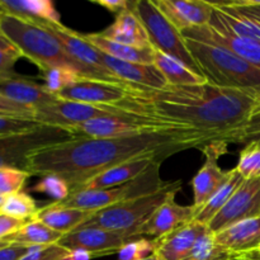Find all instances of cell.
I'll list each match as a JSON object with an SVG mask.
<instances>
[{
  "mask_svg": "<svg viewBox=\"0 0 260 260\" xmlns=\"http://www.w3.org/2000/svg\"><path fill=\"white\" fill-rule=\"evenodd\" d=\"M217 140L225 139L196 128L168 129L118 139L76 137L35 151L27 159L24 170L30 177L57 175L74 193L101 173L128 160L146 155L168 159L184 150L202 149Z\"/></svg>",
  "mask_w": 260,
  "mask_h": 260,
  "instance_id": "obj_1",
  "label": "cell"
},
{
  "mask_svg": "<svg viewBox=\"0 0 260 260\" xmlns=\"http://www.w3.org/2000/svg\"><path fill=\"white\" fill-rule=\"evenodd\" d=\"M258 95L211 83L146 89L135 86L131 95L116 106L129 116L168 121L211 132L233 144L255 109Z\"/></svg>",
  "mask_w": 260,
  "mask_h": 260,
  "instance_id": "obj_2",
  "label": "cell"
},
{
  "mask_svg": "<svg viewBox=\"0 0 260 260\" xmlns=\"http://www.w3.org/2000/svg\"><path fill=\"white\" fill-rule=\"evenodd\" d=\"M185 42L208 83L260 95L259 68L216 43L188 38Z\"/></svg>",
  "mask_w": 260,
  "mask_h": 260,
  "instance_id": "obj_3",
  "label": "cell"
},
{
  "mask_svg": "<svg viewBox=\"0 0 260 260\" xmlns=\"http://www.w3.org/2000/svg\"><path fill=\"white\" fill-rule=\"evenodd\" d=\"M0 35L42 73L56 66H74L62 45L42 23L2 13Z\"/></svg>",
  "mask_w": 260,
  "mask_h": 260,
  "instance_id": "obj_4",
  "label": "cell"
},
{
  "mask_svg": "<svg viewBox=\"0 0 260 260\" xmlns=\"http://www.w3.org/2000/svg\"><path fill=\"white\" fill-rule=\"evenodd\" d=\"M180 189L182 180L167 182V184L156 192L95 211L85 225L124 234L132 239H140L137 233L142 225L160 206L164 205L170 198L175 197Z\"/></svg>",
  "mask_w": 260,
  "mask_h": 260,
  "instance_id": "obj_5",
  "label": "cell"
},
{
  "mask_svg": "<svg viewBox=\"0 0 260 260\" xmlns=\"http://www.w3.org/2000/svg\"><path fill=\"white\" fill-rule=\"evenodd\" d=\"M161 164L162 161H155L154 164L150 165L144 174L123 185L107 188V189L79 190L71 193L65 201L60 203L66 207L95 212L132 198L154 193L167 184V182H164L160 177Z\"/></svg>",
  "mask_w": 260,
  "mask_h": 260,
  "instance_id": "obj_6",
  "label": "cell"
},
{
  "mask_svg": "<svg viewBox=\"0 0 260 260\" xmlns=\"http://www.w3.org/2000/svg\"><path fill=\"white\" fill-rule=\"evenodd\" d=\"M131 8L142 22L149 35L151 46L185 63L190 70L203 75L198 63L190 53L184 36L162 15L154 4V0L131 2Z\"/></svg>",
  "mask_w": 260,
  "mask_h": 260,
  "instance_id": "obj_7",
  "label": "cell"
},
{
  "mask_svg": "<svg viewBox=\"0 0 260 260\" xmlns=\"http://www.w3.org/2000/svg\"><path fill=\"white\" fill-rule=\"evenodd\" d=\"M76 139L75 135L61 127L40 124L29 131L0 136V169H25L29 155L43 147Z\"/></svg>",
  "mask_w": 260,
  "mask_h": 260,
  "instance_id": "obj_8",
  "label": "cell"
},
{
  "mask_svg": "<svg viewBox=\"0 0 260 260\" xmlns=\"http://www.w3.org/2000/svg\"><path fill=\"white\" fill-rule=\"evenodd\" d=\"M190 128L178 126L168 121L147 118V117H103L85 122L78 126L68 127L69 132L76 137L84 139H118V137L139 136L152 132L168 131V129Z\"/></svg>",
  "mask_w": 260,
  "mask_h": 260,
  "instance_id": "obj_9",
  "label": "cell"
},
{
  "mask_svg": "<svg viewBox=\"0 0 260 260\" xmlns=\"http://www.w3.org/2000/svg\"><path fill=\"white\" fill-rule=\"evenodd\" d=\"M57 38L62 45L70 60L73 61L76 70L88 79H98V80L119 81L114 79L103 63L102 52L94 47L89 41L84 38L83 33H78L63 24L40 22Z\"/></svg>",
  "mask_w": 260,
  "mask_h": 260,
  "instance_id": "obj_10",
  "label": "cell"
},
{
  "mask_svg": "<svg viewBox=\"0 0 260 260\" xmlns=\"http://www.w3.org/2000/svg\"><path fill=\"white\" fill-rule=\"evenodd\" d=\"M103 117H131L117 107H102L93 104L60 99L50 104L35 109V119L37 123L45 126L68 127L78 126L85 122Z\"/></svg>",
  "mask_w": 260,
  "mask_h": 260,
  "instance_id": "obj_11",
  "label": "cell"
},
{
  "mask_svg": "<svg viewBox=\"0 0 260 260\" xmlns=\"http://www.w3.org/2000/svg\"><path fill=\"white\" fill-rule=\"evenodd\" d=\"M135 86L122 81L81 78L58 94V98L102 107H116L131 95Z\"/></svg>",
  "mask_w": 260,
  "mask_h": 260,
  "instance_id": "obj_12",
  "label": "cell"
},
{
  "mask_svg": "<svg viewBox=\"0 0 260 260\" xmlns=\"http://www.w3.org/2000/svg\"><path fill=\"white\" fill-rule=\"evenodd\" d=\"M258 216H260V178L244 179L207 228L212 234H217L239 221Z\"/></svg>",
  "mask_w": 260,
  "mask_h": 260,
  "instance_id": "obj_13",
  "label": "cell"
},
{
  "mask_svg": "<svg viewBox=\"0 0 260 260\" xmlns=\"http://www.w3.org/2000/svg\"><path fill=\"white\" fill-rule=\"evenodd\" d=\"M182 35L188 40L212 42L226 47L239 57L260 69V42L238 36L216 19L213 14L210 24L190 28L182 32Z\"/></svg>",
  "mask_w": 260,
  "mask_h": 260,
  "instance_id": "obj_14",
  "label": "cell"
},
{
  "mask_svg": "<svg viewBox=\"0 0 260 260\" xmlns=\"http://www.w3.org/2000/svg\"><path fill=\"white\" fill-rule=\"evenodd\" d=\"M228 146L229 142L225 140H217L201 149L205 155V162L192 179L193 206L197 210H200L230 177L231 170H223L218 165L220 157L229 151Z\"/></svg>",
  "mask_w": 260,
  "mask_h": 260,
  "instance_id": "obj_15",
  "label": "cell"
},
{
  "mask_svg": "<svg viewBox=\"0 0 260 260\" xmlns=\"http://www.w3.org/2000/svg\"><path fill=\"white\" fill-rule=\"evenodd\" d=\"M132 240L135 239L124 234L114 233L96 226L84 225L63 236L58 244L70 251L81 249L93 254L94 258H99L117 254L122 246Z\"/></svg>",
  "mask_w": 260,
  "mask_h": 260,
  "instance_id": "obj_16",
  "label": "cell"
},
{
  "mask_svg": "<svg viewBox=\"0 0 260 260\" xmlns=\"http://www.w3.org/2000/svg\"><path fill=\"white\" fill-rule=\"evenodd\" d=\"M165 18L180 32L211 23L213 5L205 0H154Z\"/></svg>",
  "mask_w": 260,
  "mask_h": 260,
  "instance_id": "obj_17",
  "label": "cell"
},
{
  "mask_svg": "<svg viewBox=\"0 0 260 260\" xmlns=\"http://www.w3.org/2000/svg\"><path fill=\"white\" fill-rule=\"evenodd\" d=\"M197 208L193 205L180 206L175 202V197L168 200L160 206L151 217L142 225L137 236L139 238L159 239L172 234L182 226L192 222L197 213Z\"/></svg>",
  "mask_w": 260,
  "mask_h": 260,
  "instance_id": "obj_18",
  "label": "cell"
},
{
  "mask_svg": "<svg viewBox=\"0 0 260 260\" xmlns=\"http://www.w3.org/2000/svg\"><path fill=\"white\" fill-rule=\"evenodd\" d=\"M102 57L108 73L122 83L146 89H162L168 86L167 80L154 63H137L117 60L103 52Z\"/></svg>",
  "mask_w": 260,
  "mask_h": 260,
  "instance_id": "obj_19",
  "label": "cell"
},
{
  "mask_svg": "<svg viewBox=\"0 0 260 260\" xmlns=\"http://www.w3.org/2000/svg\"><path fill=\"white\" fill-rule=\"evenodd\" d=\"M216 243L234 255L256 253L260 246V216L239 221L215 234Z\"/></svg>",
  "mask_w": 260,
  "mask_h": 260,
  "instance_id": "obj_20",
  "label": "cell"
},
{
  "mask_svg": "<svg viewBox=\"0 0 260 260\" xmlns=\"http://www.w3.org/2000/svg\"><path fill=\"white\" fill-rule=\"evenodd\" d=\"M164 160L165 157L159 156V155H146V156L128 160V161L122 162V164L116 165V167L101 173L93 179L86 182L79 190L107 189V188L123 185L144 174L149 169L150 165L154 164L155 161H164Z\"/></svg>",
  "mask_w": 260,
  "mask_h": 260,
  "instance_id": "obj_21",
  "label": "cell"
},
{
  "mask_svg": "<svg viewBox=\"0 0 260 260\" xmlns=\"http://www.w3.org/2000/svg\"><path fill=\"white\" fill-rule=\"evenodd\" d=\"M206 230L207 226L193 220L172 234L156 239L154 255L161 260H184Z\"/></svg>",
  "mask_w": 260,
  "mask_h": 260,
  "instance_id": "obj_22",
  "label": "cell"
},
{
  "mask_svg": "<svg viewBox=\"0 0 260 260\" xmlns=\"http://www.w3.org/2000/svg\"><path fill=\"white\" fill-rule=\"evenodd\" d=\"M99 33L108 40L122 43V45L131 46V47H152L146 28L144 27L136 13L132 10L131 5L128 9L116 15L113 24L109 25L104 30H101Z\"/></svg>",
  "mask_w": 260,
  "mask_h": 260,
  "instance_id": "obj_23",
  "label": "cell"
},
{
  "mask_svg": "<svg viewBox=\"0 0 260 260\" xmlns=\"http://www.w3.org/2000/svg\"><path fill=\"white\" fill-rule=\"evenodd\" d=\"M0 94L15 103L32 109L40 108L58 99L57 95L46 89L45 84L36 83L22 75L0 84Z\"/></svg>",
  "mask_w": 260,
  "mask_h": 260,
  "instance_id": "obj_24",
  "label": "cell"
},
{
  "mask_svg": "<svg viewBox=\"0 0 260 260\" xmlns=\"http://www.w3.org/2000/svg\"><path fill=\"white\" fill-rule=\"evenodd\" d=\"M91 215L93 212L89 211L76 210L62 206L60 202H52L40 207L35 220L45 223L46 226L65 236L85 225Z\"/></svg>",
  "mask_w": 260,
  "mask_h": 260,
  "instance_id": "obj_25",
  "label": "cell"
},
{
  "mask_svg": "<svg viewBox=\"0 0 260 260\" xmlns=\"http://www.w3.org/2000/svg\"><path fill=\"white\" fill-rule=\"evenodd\" d=\"M0 12L32 22L61 23V15L51 0H0Z\"/></svg>",
  "mask_w": 260,
  "mask_h": 260,
  "instance_id": "obj_26",
  "label": "cell"
},
{
  "mask_svg": "<svg viewBox=\"0 0 260 260\" xmlns=\"http://www.w3.org/2000/svg\"><path fill=\"white\" fill-rule=\"evenodd\" d=\"M84 38L91 43L101 52L117 58V60L128 61V62L137 63H154L155 48H136L131 46L122 45L103 37L99 32L96 33H84Z\"/></svg>",
  "mask_w": 260,
  "mask_h": 260,
  "instance_id": "obj_27",
  "label": "cell"
},
{
  "mask_svg": "<svg viewBox=\"0 0 260 260\" xmlns=\"http://www.w3.org/2000/svg\"><path fill=\"white\" fill-rule=\"evenodd\" d=\"M154 65L161 73L169 86L200 85V84L208 83L205 76L194 73L185 63L180 62L179 60L161 51L155 50Z\"/></svg>",
  "mask_w": 260,
  "mask_h": 260,
  "instance_id": "obj_28",
  "label": "cell"
},
{
  "mask_svg": "<svg viewBox=\"0 0 260 260\" xmlns=\"http://www.w3.org/2000/svg\"><path fill=\"white\" fill-rule=\"evenodd\" d=\"M213 5V17L223 25L241 37L260 42V23L243 14L228 2H211Z\"/></svg>",
  "mask_w": 260,
  "mask_h": 260,
  "instance_id": "obj_29",
  "label": "cell"
},
{
  "mask_svg": "<svg viewBox=\"0 0 260 260\" xmlns=\"http://www.w3.org/2000/svg\"><path fill=\"white\" fill-rule=\"evenodd\" d=\"M62 238V234L52 230L45 223L37 220H30L27 221L17 233L5 239L4 241H7L9 245L35 248V246H47L58 244V241Z\"/></svg>",
  "mask_w": 260,
  "mask_h": 260,
  "instance_id": "obj_30",
  "label": "cell"
},
{
  "mask_svg": "<svg viewBox=\"0 0 260 260\" xmlns=\"http://www.w3.org/2000/svg\"><path fill=\"white\" fill-rule=\"evenodd\" d=\"M244 182V178L239 174L238 170L234 168L231 169L230 177L228 178L225 183L211 196L207 202L197 211L194 216V221L207 226L213 217L221 211V208L228 203L231 196L234 194L239 185Z\"/></svg>",
  "mask_w": 260,
  "mask_h": 260,
  "instance_id": "obj_31",
  "label": "cell"
},
{
  "mask_svg": "<svg viewBox=\"0 0 260 260\" xmlns=\"http://www.w3.org/2000/svg\"><path fill=\"white\" fill-rule=\"evenodd\" d=\"M40 207L37 206V201L25 192L15 193V194L5 197L4 203L0 208V213L10 216L19 221L35 220Z\"/></svg>",
  "mask_w": 260,
  "mask_h": 260,
  "instance_id": "obj_32",
  "label": "cell"
},
{
  "mask_svg": "<svg viewBox=\"0 0 260 260\" xmlns=\"http://www.w3.org/2000/svg\"><path fill=\"white\" fill-rule=\"evenodd\" d=\"M235 256L216 243L215 234L207 228L184 260H233Z\"/></svg>",
  "mask_w": 260,
  "mask_h": 260,
  "instance_id": "obj_33",
  "label": "cell"
},
{
  "mask_svg": "<svg viewBox=\"0 0 260 260\" xmlns=\"http://www.w3.org/2000/svg\"><path fill=\"white\" fill-rule=\"evenodd\" d=\"M81 78H84L74 66L63 65L56 66L43 73L45 86L50 93L58 95L61 91L68 89L69 86L78 83Z\"/></svg>",
  "mask_w": 260,
  "mask_h": 260,
  "instance_id": "obj_34",
  "label": "cell"
},
{
  "mask_svg": "<svg viewBox=\"0 0 260 260\" xmlns=\"http://www.w3.org/2000/svg\"><path fill=\"white\" fill-rule=\"evenodd\" d=\"M244 179L260 178V144L251 141L245 145L239 155V161L235 168Z\"/></svg>",
  "mask_w": 260,
  "mask_h": 260,
  "instance_id": "obj_35",
  "label": "cell"
},
{
  "mask_svg": "<svg viewBox=\"0 0 260 260\" xmlns=\"http://www.w3.org/2000/svg\"><path fill=\"white\" fill-rule=\"evenodd\" d=\"M30 175L25 170L17 168H2L0 169V196L9 197L22 192Z\"/></svg>",
  "mask_w": 260,
  "mask_h": 260,
  "instance_id": "obj_36",
  "label": "cell"
},
{
  "mask_svg": "<svg viewBox=\"0 0 260 260\" xmlns=\"http://www.w3.org/2000/svg\"><path fill=\"white\" fill-rule=\"evenodd\" d=\"M156 250V239L140 238L129 241L118 251V260H142L150 258Z\"/></svg>",
  "mask_w": 260,
  "mask_h": 260,
  "instance_id": "obj_37",
  "label": "cell"
},
{
  "mask_svg": "<svg viewBox=\"0 0 260 260\" xmlns=\"http://www.w3.org/2000/svg\"><path fill=\"white\" fill-rule=\"evenodd\" d=\"M33 192L45 193L55 200V202H62L71 194L68 183L57 175H46L32 188Z\"/></svg>",
  "mask_w": 260,
  "mask_h": 260,
  "instance_id": "obj_38",
  "label": "cell"
},
{
  "mask_svg": "<svg viewBox=\"0 0 260 260\" xmlns=\"http://www.w3.org/2000/svg\"><path fill=\"white\" fill-rule=\"evenodd\" d=\"M69 254L70 250L61 246L60 244H53V245L29 248L28 253L20 260H61Z\"/></svg>",
  "mask_w": 260,
  "mask_h": 260,
  "instance_id": "obj_39",
  "label": "cell"
},
{
  "mask_svg": "<svg viewBox=\"0 0 260 260\" xmlns=\"http://www.w3.org/2000/svg\"><path fill=\"white\" fill-rule=\"evenodd\" d=\"M38 126H40V123H37L33 119L19 118V117L0 114V136L29 131V129L36 128Z\"/></svg>",
  "mask_w": 260,
  "mask_h": 260,
  "instance_id": "obj_40",
  "label": "cell"
},
{
  "mask_svg": "<svg viewBox=\"0 0 260 260\" xmlns=\"http://www.w3.org/2000/svg\"><path fill=\"white\" fill-rule=\"evenodd\" d=\"M0 114H7V116L19 117V118L33 119L35 117V109L28 108V107L18 104L15 102L10 101L7 96L0 94ZM35 121V119H33Z\"/></svg>",
  "mask_w": 260,
  "mask_h": 260,
  "instance_id": "obj_41",
  "label": "cell"
},
{
  "mask_svg": "<svg viewBox=\"0 0 260 260\" xmlns=\"http://www.w3.org/2000/svg\"><path fill=\"white\" fill-rule=\"evenodd\" d=\"M22 57L14 47H0V75L15 74L14 65Z\"/></svg>",
  "mask_w": 260,
  "mask_h": 260,
  "instance_id": "obj_42",
  "label": "cell"
},
{
  "mask_svg": "<svg viewBox=\"0 0 260 260\" xmlns=\"http://www.w3.org/2000/svg\"><path fill=\"white\" fill-rule=\"evenodd\" d=\"M228 3L240 13L260 23V0H233Z\"/></svg>",
  "mask_w": 260,
  "mask_h": 260,
  "instance_id": "obj_43",
  "label": "cell"
},
{
  "mask_svg": "<svg viewBox=\"0 0 260 260\" xmlns=\"http://www.w3.org/2000/svg\"><path fill=\"white\" fill-rule=\"evenodd\" d=\"M24 223V221L15 220L10 216L0 213V241H4L5 239L17 233Z\"/></svg>",
  "mask_w": 260,
  "mask_h": 260,
  "instance_id": "obj_44",
  "label": "cell"
},
{
  "mask_svg": "<svg viewBox=\"0 0 260 260\" xmlns=\"http://www.w3.org/2000/svg\"><path fill=\"white\" fill-rule=\"evenodd\" d=\"M29 248L19 245H7L0 249V260H20L28 253Z\"/></svg>",
  "mask_w": 260,
  "mask_h": 260,
  "instance_id": "obj_45",
  "label": "cell"
},
{
  "mask_svg": "<svg viewBox=\"0 0 260 260\" xmlns=\"http://www.w3.org/2000/svg\"><path fill=\"white\" fill-rule=\"evenodd\" d=\"M93 3L99 5V7L104 8L106 10L116 13V15L123 12V10L128 9L129 5H131V2H127V0H96V2Z\"/></svg>",
  "mask_w": 260,
  "mask_h": 260,
  "instance_id": "obj_46",
  "label": "cell"
},
{
  "mask_svg": "<svg viewBox=\"0 0 260 260\" xmlns=\"http://www.w3.org/2000/svg\"><path fill=\"white\" fill-rule=\"evenodd\" d=\"M94 259V255L91 253L86 250H81V249H78V250H71L69 255H66L65 258L61 260H91Z\"/></svg>",
  "mask_w": 260,
  "mask_h": 260,
  "instance_id": "obj_47",
  "label": "cell"
},
{
  "mask_svg": "<svg viewBox=\"0 0 260 260\" xmlns=\"http://www.w3.org/2000/svg\"><path fill=\"white\" fill-rule=\"evenodd\" d=\"M233 260H260L259 255L256 253L246 254V255H236Z\"/></svg>",
  "mask_w": 260,
  "mask_h": 260,
  "instance_id": "obj_48",
  "label": "cell"
},
{
  "mask_svg": "<svg viewBox=\"0 0 260 260\" xmlns=\"http://www.w3.org/2000/svg\"><path fill=\"white\" fill-rule=\"evenodd\" d=\"M19 75V74H12V75H0V84L2 83H4V81H7V80H9V79H13V78H15V76H18Z\"/></svg>",
  "mask_w": 260,
  "mask_h": 260,
  "instance_id": "obj_49",
  "label": "cell"
},
{
  "mask_svg": "<svg viewBox=\"0 0 260 260\" xmlns=\"http://www.w3.org/2000/svg\"><path fill=\"white\" fill-rule=\"evenodd\" d=\"M0 47H7V48H9V47H13V46L10 45V43L8 42V41L5 40V38L3 37L2 35H0Z\"/></svg>",
  "mask_w": 260,
  "mask_h": 260,
  "instance_id": "obj_50",
  "label": "cell"
},
{
  "mask_svg": "<svg viewBox=\"0 0 260 260\" xmlns=\"http://www.w3.org/2000/svg\"><path fill=\"white\" fill-rule=\"evenodd\" d=\"M256 109H260V95H258V101H256V106L254 111H256Z\"/></svg>",
  "mask_w": 260,
  "mask_h": 260,
  "instance_id": "obj_51",
  "label": "cell"
},
{
  "mask_svg": "<svg viewBox=\"0 0 260 260\" xmlns=\"http://www.w3.org/2000/svg\"><path fill=\"white\" fill-rule=\"evenodd\" d=\"M142 260H161V259H159V258H157V256L152 255V256H150V258H146V259H142Z\"/></svg>",
  "mask_w": 260,
  "mask_h": 260,
  "instance_id": "obj_52",
  "label": "cell"
},
{
  "mask_svg": "<svg viewBox=\"0 0 260 260\" xmlns=\"http://www.w3.org/2000/svg\"><path fill=\"white\" fill-rule=\"evenodd\" d=\"M7 245H9V244H8L7 241H0V249L4 248V246H7Z\"/></svg>",
  "mask_w": 260,
  "mask_h": 260,
  "instance_id": "obj_53",
  "label": "cell"
},
{
  "mask_svg": "<svg viewBox=\"0 0 260 260\" xmlns=\"http://www.w3.org/2000/svg\"><path fill=\"white\" fill-rule=\"evenodd\" d=\"M4 201H5V197L0 196V208H2V206H3V203H4Z\"/></svg>",
  "mask_w": 260,
  "mask_h": 260,
  "instance_id": "obj_54",
  "label": "cell"
},
{
  "mask_svg": "<svg viewBox=\"0 0 260 260\" xmlns=\"http://www.w3.org/2000/svg\"><path fill=\"white\" fill-rule=\"evenodd\" d=\"M256 254H258V255H259V258H260V246H259V249H258V250H256Z\"/></svg>",
  "mask_w": 260,
  "mask_h": 260,
  "instance_id": "obj_55",
  "label": "cell"
},
{
  "mask_svg": "<svg viewBox=\"0 0 260 260\" xmlns=\"http://www.w3.org/2000/svg\"><path fill=\"white\" fill-rule=\"evenodd\" d=\"M0 14H2V12H0Z\"/></svg>",
  "mask_w": 260,
  "mask_h": 260,
  "instance_id": "obj_56",
  "label": "cell"
}]
</instances>
